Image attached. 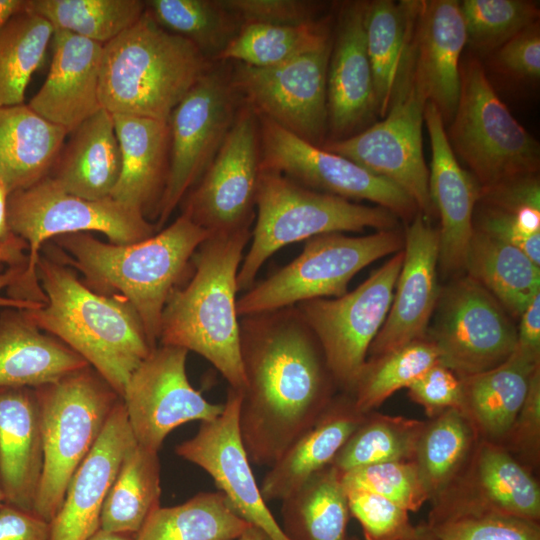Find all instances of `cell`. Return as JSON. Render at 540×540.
Returning a JSON list of instances; mask_svg holds the SVG:
<instances>
[{
	"instance_id": "cell-1",
	"label": "cell",
	"mask_w": 540,
	"mask_h": 540,
	"mask_svg": "<svg viewBox=\"0 0 540 540\" xmlns=\"http://www.w3.org/2000/svg\"><path fill=\"white\" fill-rule=\"evenodd\" d=\"M239 427L251 463L271 466L333 400L322 349L295 306L239 317Z\"/></svg>"
},
{
	"instance_id": "cell-2",
	"label": "cell",
	"mask_w": 540,
	"mask_h": 540,
	"mask_svg": "<svg viewBox=\"0 0 540 540\" xmlns=\"http://www.w3.org/2000/svg\"><path fill=\"white\" fill-rule=\"evenodd\" d=\"M37 277L46 301L23 310L25 317L82 356L121 397L133 371L154 349L135 309L120 295L94 292L46 257L38 259Z\"/></svg>"
},
{
	"instance_id": "cell-3",
	"label": "cell",
	"mask_w": 540,
	"mask_h": 540,
	"mask_svg": "<svg viewBox=\"0 0 540 540\" xmlns=\"http://www.w3.org/2000/svg\"><path fill=\"white\" fill-rule=\"evenodd\" d=\"M251 230L207 238L192 257L193 275L163 309L159 343L208 360L229 388L243 391L237 275Z\"/></svg>"
},
{
	"instance_id": "cell-4",
	"label": "cell",
	"mask_w": 540,
	"mask_h": 540,
	"mask_svg": "<svg viewBox=\"0 0 540 540\" xmlns=\"http://www.w3.org/2000/svg\"><path fill=\"white\" fill-rule=\"evenodd\" d=\"M210 234L181 214L168 227L131 244L104 243L86 232L55 237L89 288L117 291L137 312L147 340L157 347L161 317L198 247Z\"/></svg>"
},
{
	"instance_id": "cell-5",
	"label": "cell",
	"mask_w": 540,
	"mask_h": 540,
	"mask_svg": "<svg viewBox=\"0 0 540 540\" xmlns=\"http://www.w3.org/2000/svg\"><path fill=\"white\" fill-rule=\"evenodd\" d=\"M212 63L195 44L163 29L144 12L103 46L101 106L111 114L168 122Z\"/></svg>"
},
{
	"instance_id": "cell-6",
	"label": "cell",
	"mask_w": 540,
	"mask_h": 540,
	"mask_svg": "<svg viewBox=\"0 0 540 540\" xmlns=\"http://www.w3.org/2000/svg\"><path fill=\"white\" fill-rule=\"evenodd\" d=\"M256 222L238 275V291H247L276 251L314 236L394 229L397 216L380 206H366L310 189L280 173L260 171Z\"/></svg>"
},
{
	"instance_id": "cell-7",
	"label": "cell",
	"mask_w": 540,
	"mask_h": 540,
	"mask_svg": "<svg viewBox=\"0 0 540 540\" xmlns=\"http://www.w3.org/2000/svg\"><path fill=\"white\" fill-rule=\"evenodd\" d=\"M8 225L28 246V263L20 278L8 288V297L45 302L37 277L42 244L60 235L97 231L113 244H131L157 231L144 213L111 197L88 200L63 190L46 176L25 189L9 194Z\"/></svg>"
},
{
	"instance_id": "cell-8",
	"label": "cell",
	"mask_w": 540,
	"mask_h": 540,
	"mask_svg": "<svg viewBox=\"0 0 540 540\" xmlns=\"http://www.w3.org/2000/svg\"><path fill=\"white\" fill-rule=\"evenodd\" d=\"M35 391L44 462L32 513L51 522L74 472L97 442L121 397L91 366Z\"/></svg>"
},
{
	"instance_id": "cell-9",
	"label": "cell",
	"mask_w": 540,
	"mask_h": 540,
	"mask_svg": "<svg viewBox=\"0 0 540 540\" xmlns=\"http://www.w3.org/2000/svg\"><path fill=\"white\" fill-rule=\"evenodd\" d=\"M411 22L386 115L349 137L326 141L321 147L383 177L400 188L425 216L435 212L428 190L429 170L422 147L427 99L416 76L414 31Z\"/></svg>"
},
{
	"instance_id": "cell-10",
	"label": "cell",
	"mask_w": 540,
	"mask_h": 540,
	"mask_svg": "<svg viewBox=\"0 0 540 540\" xmlns=\"http://www.w3.org/2000/svg\"><path fill=\"white\" fill-rule=\"evenodd\" d=\"M446 135L482 188L538 173L539 143L500 100L476 58L460 65V94Z\"/></svg>"
},
{
	"instance_id": "cell-11",
	"label": "cell",
	"mask_w": 540,
	"mask_h": 540,
	"mask_svg": "<svg viewBox=\"0 0 540 540\" xmlns=\"http://www.w3.org/2000/svg\"><path fill=\"white\" fill-rule=\"evenodd\" d=\"M395 229L352 237L329 233L307 239L302 252L270 277L254 283L237 299L239 317L336 298L347 293L352 278L374 261L402 250Z\"/></svg>"
},
{
	"instance_id": "cell-12",
	"label": "cell",
	"mask_w": 540,
	"mask_h": 540,
	"mask_svg": "<svg viewBox=\"0 0 540 540\" xmlns=\"http://www.w3.org/2000/svg\"><path fill=\"white\" fill-rule=\"evenodd\" d=\"M242 104L232 82L231 63L215 61L173 109L168 120V175L155 211L157 230L212 162Z\"/></svg>"
},
{
	"instance_id": "cell-13",
	"label": "cell",
	"mask_w": 540,
	"mask_h": 540,
	"mask_svg": "<svg viewBox=\"0 0 540 540\" xmlns=\"http://www.w3.org/2000/svg\"><path fill=\"white\" fill-rule=\"evenodd\" d=\"M403 258L402 249L357 288L340 297L295 305L318 340L334 382L348 392L388 315Z\"/></svg>"
},
{
	"instance_id": "cell-14",
	"label": "cell",
	"mask_w": 540,
	"mask_h": 540,
	"mask_svg": "<svg viewBox=\"0 0 540 540\" xmlns=\"http://www.w3.org/2000/svg\"><path fill=\"white\" fill-rule=\"evenodd\" d=\"M332 42L270 67L231 63L244 103L300 139L321 147L328 136L327 71Z\"/></svg>"
},
{
	"instance_id": "cell-15",
	"label": "cell",
	"mask_w": 540,
	"mask_h": 540,
	"mask_svg": "<svg viewBox=\"0 0 540 540\" xmlns=\"http://www.w3.org/2000/svg\"><path fill=\"white\" fill-rule=\"evenodd\" d=\"M430 333L438 362L460 378L505 362L517 346V329L497 299L466 276L440 293Z\"/></svg>"
},
{
	"instance_id": "cell-16",
	"label": "cell",
	"mask_w": 540,
	"mask_h": 540,
	"mask_svg": "<svg viewBox=\"0 0 540 540\" xmlns=\"http://www.w3.org/2000/svg\"><path fill=\"white\" fill-rule=\"evenodd\" d=\"M260 171L259 118L243 101L216 156L184 197L181 214L210 236L250 229Z\"/></svg>"
},
{
	"instance_id": "cell-17",
	"label": "cell",
	"mask_w": 540,
	"mask_h": 540,
	"mask_svg": "<svg viewBox=\"0 0 540 540\" xmlns=\"http://www.w3.org/2000/svg\"><path fill=\"white\" fill-rule=\"evenodd\" d=\"M260 170L280 173L310 189L348 200H367L411 221L420 212L393 182L349 159L312 145L269 119L258 116Z\"/></svg>"
},
{
	"instance_id": "cell-18",
	"label": "cell",
	"mask_w": 540,
	"mask_h": 540,
	"mask_svg": "<svg viewBox=\"0 0 540 540\" xmlns=\"http://www.w3.org/2000/svg\"><path fill=\"white\" fill-rule=\"evenodd\" d=\"M188 351L160 345L151 350L129 377L121 396L136 442L158 452L176 427L210 421L223 404L207 401L189 382Z\"/></svg>"
},
{
	"instance_id": "cell-19",
	"label": "cell",
	"mask_w": 540,
	"mask_h": 540,
	"mask_svg": "<svg viewBox=\"0 0 540 540\" xmlns=\"http://www.w3.org/2000/svg\"><path fill=\"white\" fill-rule=\"evenodd\" d=\"M242 392L228 389L219 416L201 422L198 432L178 444L176 454L213 479L232 510L272 540H291L277 523L257 485L239 427Z\"/></svg>"
},
{
	"instance_id": "cell-20",
	"label": "cell",
	"mask_w": 540,
	"mask_h": 540,
	"mask_svg": "<svg viewBox=\"0 0 540 540\" xmlns=\"http://www.w3.org/2000/svg\"><path fill=\"white\" fill-rule=\"evenodd\" d=\"M403 252V263L388 315L368 350L371 357L425 338L439 299L438 230L421 212L414 216L406 229Z\"/></svg>"
},
{
	"instance_id": "cell-21",
	"label": "cell",
	"mask_w": 540,
	"mask_h": 540,
	"mask_svg": "<svg viewBox=\"0 0 540 540\" xmlns=\"http://www.w3.org/2000/svg\"><path fill=\"white\" fill-rule=\"evenodd\" d=\"M424 122L432 152L429 196L441 219L438 265L444 273H455L465 269L474 230V210L480 200L482 187L475 176L458 163L448 141L442 116L431 102L425 105Z\"/></svg>"
},
{
	"instance_id": "cell-22",
	"label": "cell",
	"mask_w": 540,
	"mask_h": 540,
	"mask_svg": "<svg viewBox=\"0 0 540 540\" xmlns=\"http://www.w3.org/2000/svg\"><path fill=\"white\" fill-rule=\"evenodd\" d=\"M363 12L364 2H350L339 13L327 71L326 141L358 133L377 114Z\"/></svg>"
},
{
	"instance_id": "cell-23",
	"label": "cell",
	"mask_w": 540,
	"mask_h": 540,
	"mask_svg": "<svg viewBox=\"0 0 540 540\" xmlns=\"http://www.w3.org/2000/svg\"><path fill=\"white\" fill-rule=\"evenodd\" d=\"M135 441L120 399L97 442L74 472L50 522L49 540H88L100 528L106 495L126 450Z\"/></svg>"
},
{
	"instance_id": "cell-24",
	"label": "cell",
	"mask_w": 540,
	"mask_h": 540,
	"mask_svg": "<svg viewBox=\"0 0 540 540\" xmlns=\"http://www.w3.org/2000/svg\"><path fill=\"white\" fill-rule=\"evenodd\" d=\"M47 77L28 106L69 134L102 109L99 95L103 44L54 30Z\"/></svg>"
},
{
	"instance_id": "cell-25",
	"label": "cell",
	"mask_w": 540,
	"mask_h": 540,
	"mask_svg": "<svg viewBox=\"0 0 540 540\" xmlns=\"http://www.w3.org/2000/svg\"><path fill=\"white\" fill-rule=\"evenodd\" d=\"M414 41L419 86L444 123L451 121L460 94V57L467 43L459 1H419Z\"/></svg>"
},
{
	"instance_id": "cell-26",
	"label": "cell",
	"mask_w": 540,
	"mask_h": 540,
	"mask_svg": "<svg viewBox=\"0 0 540 540\" xmlns=\"http://www.w3.org/2000/svg\"><path fill=\"white\" fill-rule=\"evenodd\" d=\"M44 462L35 388L0 387V483L5 503L32 512Z\"/></svg>"
},
{
	"instance_id": "cell-27",
	"label": "cell",
	"mask_w": 540,
	"mask_h": 540,
	"mask_svg": "<svg viewBox=\"0 0 540 540\" xmlns=\"http://www.w3.org/2000/svg\"><path fill=\"white\" fill-rule=\"evenodd\" d=\"M121 168L110 195L116 201L155 214L163 194L170 156L168 122L130 114H112Z\"/></svg>"
},
{
	"instance_id": "cell-28",
	"label": "cell",
	"mask_w": 540,
	"mask_h": 540,
	"mask_svg": "<svg viewBox=\"0 0 540 540\" xmlns=\"http://www.w3.org/2000/svg\"><path fill=\"white\" fill-rule=\"evenodd\" d=\"M365 415L351 397L333 399L319 418L270 466L260 492L265 500H283L306 480L331 465Z\"/></svg>"
},
{
	"instance_id": "cell-29",
	"label": "cell",
	"mask_w": 540,
	"mask_h": 540,
	"mask_svg": "<svg viewBox=\"0 0 540 540\" xmlns=\"http://www.w3.org/2000/svg\"><path fill=\"white\" fill-rule=\"evenodd\" d=\"M90 366L65 343L42 334L23 310L0 314V387L37 388Z\"/></svg>"
},
{
	"instance_id": "cell-30",
	"label": "cell",
	"mask_w": 540,
	"mask_h": 540,
	"mask_svg": "<svg viewBox=\"0 0 540 540\" xmlns=\"http://www.w3.org/2000/svg\"><path fill=\"white\" fill-rule=\"evenodd\" d=\"M68 135L48 176L72 195L110 197L121 168L112 114L102 108Z\"/></svg>"
},
{
	"instance_id": "cell-31",
	"label": "cell",
	"mask_w": 540,
	"mask_h": 540,
	"mask_svg": "<svg viewBox=\"0 0 540 540\" xmlns=\"http://www.w3.org/2000/svg\"><path fill=\"white\" fill-rule=\"evenodd\" d=\"M540 357L515 349L499 366L461 378L462 411L487 441L506 438L527 395Z\"/></svg>"
},
{
	"instance_id": "cell-32",
	"label": "cell",
	"mask_w": 540,
	"mask_h": 540,
	"mask_svg": "<svg viewBox=\"0 0 540 540\" xmlns=\"http://www.w3.org/2000/svg\"><path fill=\"white\" fill-rule=\"evenodd\" d=\"M67 136L28 105L0 107V181L9 194L48 176Z\"/></svg>"
},
{
	"instance_id": "cell-33",
	"label": "cell",
	"mask_w": 540,
	"mask_h": 540,
	"mask_svg": "<svg viewBox=\"0 0 540 540\" xmlns=\"http://www.w3.org/2000/svg\"><path fill=\"white\" fill-rule=\"evenodd\" d=\"M465 269L489 291L504 310L518 318L540 292V266L519 248L473 228Z\"/></svg>"
},
{
	"instance_id": "cell-34",
	"label": "cell",
	"mask_w": 540,
	"mask_h": 540,
	"mask_svg": "<svg viewBox=\"0 0 540 540\" xmlns=\"http://www.w3.org/2000/svg\"><path fill=\"white\" fill-rule=\"evenodd\" d=\"M349 516L342 475L332 465L282 500V529L291 540H346Z\"/></svg>"
},
{
	"instance_id": "cell-35",
	"label": "cell",
	"mask_w": 540,
	"mask_h": 540,
	"mask_svg": "<svg viewBox=\"0 0 540 540\" xmlns=\"http://www.w3.org/2000/svg\"><path fill=\"white\" fill-rule=\"evenodd\" d=\"M158 452L136 441L126 450L106 495L100 528L136 535L150 514L160 506Z\"/></svg>"
},
{
	"instance_id": "cell-36",
	"label": "cell",
	"mask_w": 540,
	"mask_h": 540,
	"mask_svg": "<svg viewBox=\"0 0 540 540\" xmlns=\"http://www.w3.org/2000/svg\"><path fill=\"white\" fill-rule=\"evenodd\" d=\"M474 479L475 495L467 497L501 513L539 522V486L504 447L487 440L479 445Z\"/></svg>"
},
{
	"instance_id": "cell-37",
	"label": "cell",
	"mask_w": 540,
	"mask_h": 540,
	"mask_svg": "<svg viewBox=\"0 0 540 540\" xmlns=\"http://www.w3.org/2000/svg\"><path fill=\"white\" fill-rule=\"evenodd\" d=\"M250 524L217 492H201L186 502L156 508L135 540H237Z\"/></svg>"
},
{
	"instance_id": "cell-38",
	"label": "cell",
	"mask_w": 540,
	"mask_h": 540,
	"mask_svg": "<svg viewBox=\"0 0 540 540\" xmlns=\"http://www.w3.org/2000/svg\"><path fill=\"white\" fill-rule=\"evenodd\" d=\"M419 1L364 2L363 25L371 65L377 114L389 107L395 77Z\"/></svg>"
},
{
	"instance_id": "cell-39",
	"label": "cell",
	"mask_w": 540,
	"mask_h": 540,
	"mask_svg": "<svg viewBox=\"0 0 540 540\" xmlns=\"http://www.w3.org/2000/svg\"><path fill=\"white\" fill-rule=\"evenodd\" d=\"M476 433L459 409L445 410L425 422L413 461L430 499L447 491L470 454Z\"/></svg>"
},
{
	"instance_id": "cell-40",
	"label": "cell",
	"mask_w": 540,
	"mask_h": 540,
	"mask_svg": "<svg viewBox=\"0 0 540 540\" xmlns=\"http://www.w3.org/2000/svg\"><path fill=\"white\" fill-rule=\"evenodd\" d=\"M332 39L326 18L297 26L245 23L216 61L270 67L324 47Z\"/></svg>"
},
{
	"instance_id": "cell-41",
	"label": "cell",
	"mask_w": 540,
	"mask_h": 540,
	"mask_svg": "<svg viewBox=\"0 0 540 540\" xmlns=\"http://www.w3.org/2000/svg\"><path fill=\"white\" fill-rule=\"evenodd\" d=\"M425 524L438 540H540L538 522L501 513L467 496H441Z\"/></svg>"
},
{
	"instance_id": "cell-42",
	"label": "cell",
	"mask_w": 540,
	"mask_h": 540,
	"mask_svg": "<svg viewBox=\"0 0 540 540\" xmlns=\"http://www.w3.org/2000/svg\"><path fill=\"white\" fill-rule=\"evenodd\" d=\"M145 12L163 29L196 45L215 62L241 27L223 0H148Z\"/></svg>"
},
{
	"instance_id": "cell-43",
	"label": "cell",
	"mask_w": 540,
	"mask_h": 540,
	"mask_svg": "<svg viewBox=\"0 0 540 540\" xmlns=\"http://www.w3.org/2000/svg\"><path fill=\"white\" fill-rule=\"evenodd\" d=\"M53 34L47 20L26 9L0 29V107L24 104L27 86L42 65Z\"/></svg>"
},
{
	"instance_id": "cell-44",
	"label": "cell",
	"mask_w": 540,
	"mask_h": 540,
	"mask_svg": "<svg viewBox=\"0 0 540 540\" xmlns=\"http://www.w3.org/2000/svg\"><path fill=\"white\" fill-rule=\"evenodd\" d=\"M26 10L54 30L105 45L134 25L145 12L140 0H27Z\"/></svg>"
},
{
	"instance_id": "cell-45",
	"label": "cell",
	"mask_w": 540,
	"mask_h": 540,
	"mask_svg": "<svg viewBox=\"0 0 540 540\" xmlns=\"http://www.w3.org/2000/svg\"><path fill=\"white\" fill-rule=\"evenodd\" d=\"M438 360L435 345L426 338L366 360L350 392L355 410L362 415L371 412Z\"/></svg>"
},
{
	"instance_id": "cell-46",
	"label": "cell",
	"mask_w": 540,
	"mask_h": 540,
	"mask_svg": "<svg viewBox=\"0 0 540 540\" xmlns=\"http://www.w3.org/2000/svg\"><path fill=\"white\" fill-rule=\"evenodd\" d=\"M424 425L402 416H364L331 465L343 474L370 464L413 461Z\"/></svg>"
},
{
	"instance_id": "cell-47",
	"label": "cell",
	"mask_w": 540,
	"mask_h": 540,
	"mask_svg": "<svg viewBox=\"0 0 540 540\" xmlns=\"http://www.w3.org/2000/svg\"><path fill=\"white\" fill-rule=\"evenodd\" d=\"M459 6L467 43L480 51L499 48L539 17L537 4L526 0H463Z\"/></svg>"
},
{
	"instance_id": "cell-48",
	"label": "cell",
	"mask_w": 540,
	"mask_h": 540,
	"mask_svg": "<svg viewBox=\"0 0 540 540\" xmlns=\"http://www.w3.org/2000/svg\"><path fill=\"white\" fill-rule=\"evenodd\" d=\"M342 475L346 490L379 495L409 512L429 500L414 461H391L351 469Z\"/></svg>"
},
{
	"instance_id": "cell-49",
	"label": "cell",
	"mask_w": 540,
	"mask_h": 540,
	"mask_svg": "<svg viewBox=\"0 0 540 540\" xmlns=\"http://www.w3.org/2000/svg\"><path fill=\"white\" fill-rule=\"evenodd\" d=\"M346 491L350 515L360 523L365 540H406L413 533L405 508L373 493Z\"/></svg>"
},
{
	"instance_id": "cell-50",
	"label": "cell",
	"mask_w": 540,
	"mask_h": 540,
	"mask_svg": "<svg viewBox=\"0 0 540 540\" xmlns=\"http://www.w3.org/2000/svg\"><path fill=\"white\" fill-rule=\"evenodd\" d=\"M473 228L494 235L523 251L540 266V208L512 213L483 204Z\"/></svg>"
},
{
	"instance_id": "cell-51",
	"label": "cell",
	"mask_w": 540,
	"mask_h": 540,
	"mask_svg": "<svg viewBox=\"0 0 540 540\" xmlns=\"http://www.w3.org/2000/svg\"><path fill=\"white\" fill-rule=\"evenodd\" d=\"M241 25L263 23L297 26L320 20V4L308 0H223Z\"/></svg>"
},
{
	"instance_id": "cell-52",
	"label": "cell",
	"mask_w": 540,
	"mask_h": 540,
	"mask_svg": "<svg viewBox=\"0 0 540 540\" xmlns=\"http://www.w3.org/2000/svg\"><path fill=\"white\" fill-rule=\"evenodd\" d=\"M407 389L409 397L421 405L429 417L433 418L448 409L462 411L461 378L439 362L415 379Z\"/></svg>"
},
{
	"instance_id": "cell-53",
	"label": "cell",
	"mask_w": 540,
	"mask_h": 540,
	"mask_svg": "<svg viewBox=\"0 0 540 540\" xmlns=\"http://www.w3.org/2000/svg\"><path fill=\"white\" fill-rule=\"evenodd\" d=\"M497 66L505 73L536 80L540 76V30L535 22L503 45L495 55Z\"/></svg>"
},
{
	"instance_id": "cell-54",
	"label": "cell",
	"mask_w": 540,
	"mask_h": 540,
	"mask_svg": "<svg viewBox=\"0 0 540 540\" xmlns=\"http://www.w3.org/2000/svg\"><path fill=\"white\" fill-rule=\"evenodd\" d=\"M505 439L525 453L537 454L540 439V367L530 381L523 405Z\"/></svg>"
},
{
	"instance_id": "cell-55",
	"label": "cell",
	"mask_w": 540,
	"mask_h": 540,
	"mask_svg": "<svg viewBox=\"0 0 540 540\" xmlns=\"http://www.w3.org/2000/svg\"><path fill=\"white\" fill-rule=\"evenodd\" d=\"M50 522L4 503L0 507V540H49Z\"/></svg>"
},
{
	"instance_id": "cell-56",
	"label": "cell",
	"mask_w": 540,
	"mask_h": 540,
	"mask_svg": "<svg viewBox=\"0 0 540 540\" xmlns=\"http://www.w3.org/2000/svg\"><path fill=\"white\" fill-rule=\"evenodd\" d=\"M520 318L516 348L540 357V292L529 302Z\"/></svg>"
},
{
	"instance_id": "cell-57",
	"label": "cell",
	"mask_w": 540,
	"mask_h": 540,
	"mask_svg": "<svg viewBox=\"0 0 540 540\" xmlns=\"http://www.w3.org/2000/svg\"><path fill=\"white\" fill-rule=\"evenodd\" d=\"M27 243L14 233L0 244V273L11 266L27 267L28 256Z\"/></svg>"
},
{
	"instance_id": "cell-58",
	"label": "cell",
	"mask_w": 540,
	"mask_h": 540,
	"mask_svg": "<svg viewBox=\"0 0 540 540\" xmlns=\"http://www.w3.org/2000/svg\"><path fill=\"white\" fill-rule=\"evenodd\" d=\"M25 266H11L8 267L5 271L0 273V292L4 288H9L12 286L23 274L25 271ZM44 303L43 302H33V301H24L17 300L10 297H5L0 294V307L3 308H15L19 310H29L40 308Z\"/></svg>"
},
{
	"instance_id": "cell-59",
	"label": "cell",
	"mask_w": 540,
	"mask_h": 540,
	"mask_svg": "<svg viewBox=\"0 0 540 540\" xmlns=\"http://www.w3.org/2000/svg\"><path fill=\"white\" fill-rule=\"evenodd\" d=\"M9 192L5 184L0 181V244L5 242L13 232L8 225L7 218V201Z\"/></svg>"
},
{
	"instance_id": "cell-60",
	"label": "cell",
	"mask_w": 540,
	"mask_h": 540,
	"mask_svg": "<svg viewBox=\"0 0 540 540\" xmlns=\"http://www.w3.org/2000/svg\"><path fill=\"white\" fill-rule=\"evenodd\" d=\"M27 0H0V29L14 15L25 11Z\"/></svg>"
},
{
	"instance_id": "cell-61",
	"label": "cell",
	"mask_w": 540,
	"mask_h": 540,
	"mask_svg": "<svg viewBox=\"0 0 540 540\" xmlns=\"http://www.w3.org/2000/svg\"><path fill=\"white\" fill-rule=\"evenodd\" d=\"M133 534L107 531L99 528L88 540H135Z\"/></svg>"
},
{
	"instance_id": "cell-62",
	"label": "cell",
	"mask_w": 540,
	"mask_h": 540,
	"mask_svg": "<svg viewBox=\"0 0 540 540\" xmlns=\"http://www.w3.org/2000/svg\"><path fill=\"white\" fill-rule=\"evenodd\" d=\"M237 540H272L260 528L249 525Z\"/></svg>"
},
{
	"instance_id": "cell-63",
	"label": "cell",
	"mask_w": 540,
	"mask_h": 540,
	"mask_svg": "<svg viewBox=\"0 0 540 540\" xmlns=\"http://www.w3.org/2000/svg\"><path fill=\"white\" fill-rule=\"evenodd\" d=\"M406 540H438L428 530L426 524H419L415 526V529L411 536Z\"/></svg>"
},
{
	"instance_id": "cell-64",
	"label": "cell",
	"mask_w": 540,
	"mask_h": 540,
	"mask_svg": "<svg viewBox=\"0 0 540 540\" xmlns=\"http://www.w3.org/2000/svg\"><path fill=\"white\" fill-rule=\"evenodd\" d=\"M5 503V495L0 483V507Z\"/></svg>"
}]
</instances>
